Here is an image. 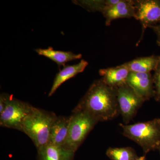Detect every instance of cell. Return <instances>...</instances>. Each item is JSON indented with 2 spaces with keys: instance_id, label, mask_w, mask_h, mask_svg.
Masks as SVG:
<instances>
[{
  "instance_id": "obj_14",
  "label": "cell",
  "mask_w": 160,
  "mask_h": 160,
  "mask_svg": "<svg viewBox=\"0 0 160 160\" xmlns=\"http://www.w3.org/2000/svg\"><path fill=\"white\" fill-rule=\"evenodd\" d=\"M160 60V56L138 58L123 64L130 72L149 73L154 71Z\"/></svg>"
},
{
  "instance_id": "obj_6",
  "label": "cell",
  "mask_w": 160,
  "mask_h": 160,
  "mask_svg": "<svg viewBox=\"0 0 160 160\" xmlns=\"http://www.w3.org/2000/svg\"><path fill=\"white\" fill-rule=\"evenodd\" d=\"M116 89L120 114L124 124L128 125L145 102L127 83Z\"/></svg>"
},
{
  "instance_id": "obj_13",
  "label": "cell",
  "mask_w": 160,
  "mask_h": 160,
  "mask_svg": "<svg viewBox=\"0 0 160 160\" xmlns=\"http://www.w3.org/2000/svg\"><path fill=\"white\" fill-rule=\"evenodd\" d=\"M38 151L39 160H73L75 152L63 146L49 143Z\"/></svg>"
},
{
  "instance_id": "obj_11",
  "label": "cell",
  "mask_w": 160,
  "mask_h": 160,
  "mask_svg": "<svg viewBox=\"0 0 160 160\" xmlns=\"http://www.w3.org/2000/svg\"><path fill=\"white\" fill-rule=\"evenodd\" d=\"M88 64L89 63L87 61L82 59L79 63L75 65H68L64 67L63 69L60 70L56 75L53 84L48 95L49 97L52 96L63 83L69 79L74 77L79 73L83 72Z\"/></svg>"
},
{
  "instance_id": "obj_7",
  "label": "cell",
  "mask_w": 160,
  "mask_h": 160,
  "mask_svg": "<svg viewBox=\"0 0 160 160\" xmlns=\"http://www.w3.org/2000/svg\"><path fill=\"white\" fill-rule=\"evenodd\" d=\"M135 18L142 26V32L138 44L143 37L147 28L160 23V0H133Z\"/></svg>"
},
{
  "instance_id": "obj_17",
  "label": "cell",
  "mask_w": 160,
  "mask_h": 160,
  "mask_svg": "<svg viewBox=\"0 0 160 160\" xmlns=\"http://www.w3.org/2000/svg\"><path fill=\"white\" fill-rule=\"evenodd\" d=\"M79 3L80 6L86 8L90 11H99L102 12L106 8V0L104 1H81Z\"/></svg>"
},
{
  "instance_id": "obj_19",
  "label": "cell",
  "mask_w": 160,
  "mask_h": 160,
  "mask_svg": "<svg viewBox=\"0 0 160 160\" xmlns=\"http://www.w3.org/2000/svg\"><path fill=\"white\" fill-rule=\"evenodd\" d=\"M7 101V94H1L0 96V114L5 109Z\"/></svg>"
},
{
  "instance_id": "obj_1",
  "label": "cell",
  "mask_w": 160,
  "mask_h": 160,
  "mask_svg": "<svg viewBox=\"0 0 160 160\" xmlns=\"http://www.w3.org/2000/svg\"><path fill=\"white\" fill-rule=\"evenodd\" d=\"M78 111L86 112L99 122L113 119L120 114L116 89L102 79L96 80L73 110Z\"/></svg>"
},
{
  "instance_id": "obj_21",
  "label": "cell",
  "mask_w": 160,
  "mask_h": 160,
  "mask_svg": "<svg viewBox=\"0 0 160 160\" xmlns=\"http://www.w3.org/2000/svg\"><path fill=\"white\" fill-rule=\"evenodd\" d=\"M134 160H146V156H143L140 157H138Z\"/></svg>"
},
{
  "instance_id": "obj_20",
  "label": "cell",
  "mask_w": 160,
  "mask_h": 160,
  "mask_svg": "<svg viewBox=\"0 0 160 160\" xmlns=\"http://www.w3.org/2000/svg\"><path fill=\"white\" fill-rule=\"evenodd\" d=\"M153 30L157 37V43L158 46H160V23L157 25L152 26L151 28Z\"/></svg>"
},
{
  "instance_id": "obj_15",
  "label": "cell",
  "mask_w": 160,
  "mask_h": 160,
  "mask_svg": "<svg viewBox=\"0 0 160 160\" xmlns=\"http://www.w3.org/2000/svg\"><path fill=\"white\" fill-rule=\"evenodd\" d=\"M35 51L40 56L48 58L58 64V66L65 67L66 64L70 61L78 60L82 58L81 54H75L70 51L54 50L52 47L46 49H38Z\"/></svg>"
},
{
  "instance_id": "obj_8",
  "label": "cell",
  "mask_w": 160,
  "mask_h": 160,
  "mask_svg": "<svg viewBox=\"0 0 160 160\" xmlns=\"http://www.w3.org/2000/svg\"><path fill=\"white\" fill-rule=\"evenodd\" d=\"M127 83L145 102L154 97L155 91L151 72H129Z\"/></svg>"
},
{
  "instance_id": "obj_9",
  "label": "cell",
  "mask_w": 160,
  "mask_h": 160,
  "mask_svg": "<svg viewBox=\"0 0 160 160\" xmlns=\"http://www.w3.org/2000/svg\"><path fill=\"white\" fill-rule=\"evenodd\" d=\"M102 13L106 19L105 24L109 26L112 21L119 18H135L133 0H121L117 5L106 8Z\"/></svg>"
},
{
  "instance_id": "obj_16",
  "label": "cell",
  "mask_w": 160,
  "mask_h": 160,
  "mask_svg": "<svg viewBox=\"0 0 160 160\" xmlns=\"http://www.w3.org/2000/svg\"><path fill=\"white\" fill-rule=\"evenodd\" d=\"M106 154L112 160H134L138 157L134 149L128 147L109 148Z\"/></svg>"
},
{
  "instance_id": "obj_3",
  "label": "cell",
  "mask_w": 160,
  "mask_h": 160,
  "mask_svg": "<svg viewBox=\"0 0 160 160\" xmlns=\"http://www.w3.org/2000/svg\"><path fill=\"white\" fill-rule=\"evenodd\" d=\"M120 126L123 135L137 143L146 154L160 149V118Z\"/></svg>"
},
{
  "instance_id": "obj_12",
  "label": "cell",
  "mask_w": 160,
  "mask_h": 160,
  "mask_svg": "<svg viewBox=\"0 0 160 160\" xmlns=\"http://www.w3.org/2000/svg\"><path fill=\"white\" fill-rule=\"evenodd\" d=\"M69 122L70 117H57L51 126L48 143L55 146H64L68 136Z\"/></svg>"
},
{
  "instance_id": "obj_22",
  "label": "cell",
  "mask_w": 160,
  "mask_h": 160,
  "mask_svg": "<svg viewBox=\"0 0 160 160\" xmlns=\"http://www.w3.org/2000/svg\"><path fill=\"white\" fill-rule=\"evenodd\" d=\"M159 152H160V149H159Z\"/></svg>"
},
{
  "instance_id": "obj_18",
  "label": "cell",
  "mask_w": 160,
  "mask_h": 160,
  "mask_svg": "<svg viewBox=\"0 0 160 160\" xmlns=\"http://www.w3.org/2000/svg\"><path fill=\"white\" fill-rule=\"evenodd\" d=\"M155 91L154 99L157 102H160V60L154 73L152 75Z\"/></svg>"
},
{
  "instance_id": "obj_10",
  "label": "cell",
  "mask_w": 160,
  "mask_h": 160,
  "mask_svg": "<svg viewBox=\"0 0 160 160\" xmlns=\"http://www.w3.org/2000/svg\"><path fill=\"white\" fill-rule=\"evenodd\" d=\"M129 72L123 64L116 67L101 69L99 71L103 82L113 88L127 83Z\"/></svg>"
},
{
  "instance_id": "obj_2",
  "label": "cell",
  "mask_w": 160,
  "mask_h": 160,
  "mask_svg": "<svg viewBox=\"0 0 160 160\" xmlns=\"http://www.w3.org/2000/svg\"><path fill=\"white\" fill-rule=\"evenodd\" d=\"M58 116L54 113L33 107L22 125L26 133L38 149L49 143L51 126Z\"/></svg>"
},
{
  "instance_id": "obj_4",
  "label": "cell",
  "mask_w": 160,
  "mask_h": 160,
  "mask_svg": "<svg viewBox=\"0 0 160 160\" xmlns=\"http://www.w3.org/2000/svg\"><path fill=\"white\" fill-rule=\"evenodd\" d=\"M69 131L63 147L76 152L98 121L83 111H72Z\"/></svg>"
},
{
  "instance_id": "obj_5",
  "label": "cell",
  "mask_w": 160,
  "mask_h": 160,
  "mask_svg": "<svg viewBox=\"0 0 160 160\" xmlns=\"http://www.w3.org/2000/svg\"><path fill=\"white\" fill-rule=\"evenodd\" d=\"M33 106L7 94L5 109L0 114V125L6 128L22 131L23 122Z\"/></svg>"
}]
</instances>
